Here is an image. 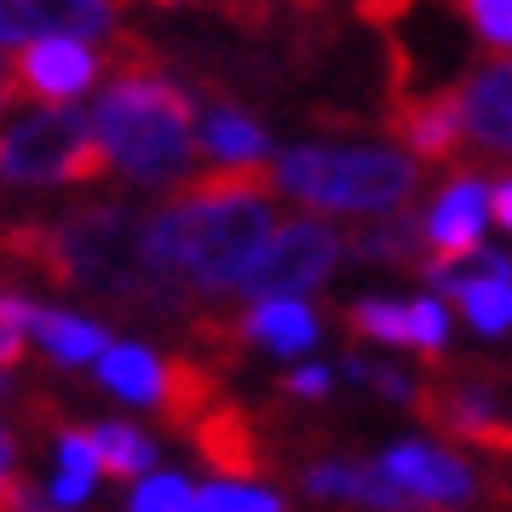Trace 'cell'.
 Listing matches in <instances>:
<instances>
[{
    "label": "cell",
    "mask_w": 512,
    "mask_h": 512,
    "mask_svg": "<svg viewBox=\"0 0 512 512\" xmlns=\"http://www.w3.org/2000/svg\"><path fill=\"white\" fill-rule=\"evenodd\" d=\"M461 12H466V29L495 58H512V0H461Z\"/></svg>",
    "instance_id": "83f0119b"
},
{
    "label": "cell",
    "mask_w": 512,
    "mask_h": 512,
    "mask_svg": "<svg viewBox=\"0 0 512 512\" xmlns=\"http://www.w3.org/2000/svg\"><path fill=\"white\" fill-rule=\"evenodd\" d=\"M374 472L403 495L409 512H455L478 501V466L432 438H397L374 455Z\"/></svg>",
    "instance_id": "52a82bcc"
},
{
    "label": "cell",
    "mask_w": 512,
    "mask_h": 512,
    "mask_svg": "<svg viewBox=\"0 0 512 512\" xmlns=\"http://www.w3.org/2000/svg\"><path fill=\"white\" fill-rule=\"evenodd\" d=\"M190 478L185 472H144L139 484L127 489V512H190Z\"/></svg>",
    "instance_id": "484cf974"
},
{
    "label": "cell",
    "mask_w": 512,
    "mask_h": 512,
    "mask_svg": "<svg viewBox=\"0 0 512 512\" xmlns=\"http://www.w3.org/2000/svg\"><path fill=\"white\" fill-rule=\"evenodd\" d=\"M438 420L449 432H461L466 443H489V449H512V415L501 392L484 380H455L438 397Z\"/></svg>",
    "instance_id": "e0dca14e"
},
{
    "label": "cell",
    "mask_w": 512,
    "mask_h": 512,
    "mask_svg": "<svg viewBox=\"0 0 512 512\" xmlns=\"http://www.w3.org/2000/svg\"><path fill=\"white\" fill-rule=\"evenodd\" d=\"M190 512H288V495L242 478V472H219V478L190 489Z\"/></svg>",
    "instance_id": "7402d4cb"
},
{
    "label": "cell",
    "mask_w": 512,
    "mask_h": 512,
    "mask_svg": "<svg viewBox=\"0 0 512 512\" xmlns=\"http://www.w3.org/2000/svg\"><path fill=\"white\" fill-rule=\"evenodd\" d=\"M98 150L87 133V110L75 104H29L0 116V179L24 190H58L98 179Z\"/></svg>",
    "instance_id": "277c9868"
},
{
    "label": "cell",
    "mask_w": 512,
    "mask_h": 512,
    "mask_svg": "<svg viewBox=\"0 0 512 512\" xmlns=\"http://www.w3.org/2000/svg\"><path fill=\"white\" fill-rule=\"evenodd\" d=\"M12 93H18V87H12V64H0V116L12 110Z\"/></svg>",
    "instance_id": "836d02e7"
},
{
    "label": "cell",
    "mask_w": 512,
    "mask_h": 512,
    "mask_svg": "<svg viewBox=\"0 0 512 512\" xmlns=\"http://www.w3.org/2000/svg\"><path fill=\"white\" fill-rule=\"evenodd\" d=\"M334 374H346V380H357V386H374V392L392 397V403H420V380L415 374L392 369V363H380V357H363V351H346Z\"/></svg>",
    "instance_id": "d4e9b609"
},
{
    "label": "cell",
    "mask_w": 512,
    "mask_h": 512,
    "mask_svg": "<svg viewBox=\"0 0 512 512\" xmlns=\"http://www.w3.org/2000/svg\"><path fill=\"white\" fill-rule=\"evenodd\" d=\"M305 495L323 507H357V512H409L374 461H346V455H323L305 466Z\"/></svg>",
    "instance_id": "2e32d148"
},
{
    "label": "cell",
    "mask_w": 512,
    "mask_h": 512,
    "mask_svg": "<svg viewBox=\"0 0 512 512\" xmlns=\"http://www.w3.org/2000/svg\"><path fill=\"white\" fill-rule=\"evenodd\" d=\"M415 248H420L415 213H392V219H380L374 231H363L357 242H346V254H357V259H415Z\"/></svg>",
    "instance_id": "cb8c5ba5"
},
{
    "label": "cell",
    "mask_w": 512,
    "mask_h": 512,
    "mask_svg": "<svg viewBox=\"0 0 512 512\" xmlns=\"http://www.w3.org/2000/svg\"><path fill=\"white\" fill-rule=\"evenodd\" d=\"M489 225H501V231L512 236V179L489 185Z\"/></svg>",
    "instance_id": "4dcf8cb0"
},
{
    "label": "cell",
    "mask_w": 512,
    "mask_h": 512,
    "mask_svg": "<svg viewBox=\"0 0 512 512\" xmlns=\"http://www.w3.org/2000/svg\"><path fill=\"white\" fill-rule=\"evenodd\" d=\"M58 277L81 282V288H98V294H116V300H133V288L144 282L139 271V219L121 208H87L75 213L70 225H58L47 242ZM150 288V282H144Z\"/></svg>",
    "instance_id": "5b68a950"
},
{
    "label": "cell",
    "mask_w": 512,
    "mask_h": 512,
    "mask_svg": "<svg viewBox=\"0 0 512 512\" xmlns=\"http://www.w3.org/2000/svg\"><path fill=\"white\" fill-rule=\"evenodd\" d=\"M98 484H104V472H98V455H93V443H87V432H81V426L58 432V443H52L47 501L58 512H81L98 495Z\"/></svg>",
    "instance_id": "ffe728a7"
},
{
    "label": "cell",
    "mask_w": 512,
    "mask_h": 512,
    "mask_svg": "<svg viewBox=\"0 0 512 512\" xmlns=\"http://www.w3.org/2000/svg\"><path fill=\"white\" fill-rule=\"evenodd\" d=\"M484 231H489V179H478V173L443 179L438 196L420 213V242L432 248V259H466L472 248H484Z\"/></svg>",
    "instance_id": "30bf717a"
},
{
    "label": "cell",
    "mask_w": 512,
    "mask_h": 512,
    "mask_svg": "<svg viewBox=\"0 0 512 512\" xmlns=\"http://www.w3.org/2000/svg\"><path fill=\"white\" fill-rule=\"evenodd\" d=\"M0 449H12V438H6V432H0Z\"/></svg>",
    "instance_id": "e575fe53"
},
{
    "label": "cell",
    "mask_w": 512,
    "mask_h": 512,
    "mask_svg": "<svg viewBox=\"0 0 512 512\" xmlns=\"http://www.w3.org/2000/svg\"><path fill=\"white\" fill-rule=\"evenodd\" d=\"M449 334H455L449 300H438V294H415V300H409V351L438 357V351L449 346Z\"/></svg>",
    "instance_id": "4316f807"
},
{
    "label": "cell",
    "mask_w": 512,
    "mask_h": 512,
    "mask_svg": "<svg viewBox=\"0 0 512 512\" xmlns=\"http://www.w3.org/2000/svg\"><path fill=\"white\" fill-rule=\"evenodd\" d=\"M6 512H58L47 501V495H35V489H18L12 484V495H6Z\"/></svg>",
    "instance_id": "1f68e13d"
},
{
    "label": "cell",
    "mask_w": 512,
    "mask_h": 512,
    "mask_svg": "<svg viewBox=\"0 0 512 512\" xmlns=\"http://www.w3.org/2000/svg\"><path fill=\"white\" fill-rule=\"evenodd\" d=\"M277 231V202L259 179H202L179 202L139 219L144 282H185L202 294H236L259 248Z\"/></svg>",
    "instance_id": "6da1fadb"
},
{
    "label": "cell",
    "mask_w": 512,
    "mask_h": 512,
    "mask_svg": "<svg viewBox=\"0 0 512 512\" xmlns=\"http://www.w3.org/2000/svg\"><path fill=\"white\" fill-rule=\"evenodd\" d=\"M346 259V231L334 219L300 213V219H277L271 242L259 248L248 282L236 288L242 300H305L317 294Z\"/></svg>",
    "instance_id": "8992f818"
},
{
    "label": "cell",
    "mask_w": 512,
    "mask_h": 512,
    "mask_svg": "<svg viewBox=\"0 0 512 512\" xmlns=\"http://www.w3.org/2000/svg\"><path fill=\"white\" fill-rule=\"evenodd\" d=\"M397 133H403V150L415 156V162H443V156H455L461 150V104L455 93H432L409 104L403 121H397Z\"/></svg>",
    "instance_id": "d6986e66"
},
{
    "label": "cell",
    "mask_w": 512,
    "mask_h": 512,
    "mask_svg": "<svg viewBox=\"0 0 512 512\" xmlns=\"http://www.w3.org/2000/svg\"><path fill=\"white\" fill-rule=\"evenodd\" d=\"M12 472H18V449H0V507L12 495Z\"/></svg>",
    "instance_id": "d6a6232c"
},
{
    "label": "cell",
    "mask_w": 512,
    "mask_h": 512,
    "mask_svg": "<svg viewBox=\"0 0 512 512\" xmlns=\"http://www.w3.org/2000/svg\"><path fill=\"white\" fill-rule=\"evenodd\" d=\"M98 386L116 397V403H133V409H173L179 403V374L150 340H110L98 351Z\"/></svg>",
    "instance_id": "4fadbf2b"
},
{
    "label": "cell",
    "mask_w": 512,
    "mask_h": 512,
    "mask_svg": "<svg viewBox=\"0 0 512 512\" xmlns=\"http://www.w3.org/2000/svg\"><path fill=\"white\" fill-rule=\"evenodd\" d=\"M271 133L242 104H213L196 121V162L213 167V179H259L271 167Z\"/></svg>",
    "instance_id": "7c38bea8"
},
{
    "label": "cell",
    "mask_w": 512,
    "mask_h": 512,
    "mask_svg": "<svg viewBox=\"0 0 512 512\" xmlns=\"http://www.w3.org/2000/svg\"><path fill=\"white\" fill-rule=\"evenodd\" d=\"M29 317H35V300L29 294H0V369L12 374L29 351Z\"/></svg>",
    "instance_id": "f1b7e54d"
},
{
    "label": "cell",
    "mask_w": 512,
    "mask_h": 512,
    "mask_svg": "<svg viewBox=\"0 0 512 512\" xmlns=\"http://www.w3.org/2000/svg\"><path fill=\"white\" fill-rule=\"evenodd\" d=\"M236 334H242L248 346H259L265 357L300 363V357H311V351L323 346V317H317L311 300H248Z\"/></svg>",
    "instance_id": "9a60e30c"
},
{
    "label": "cell",
    "mask_w": 512,
    "mask_h": 512,
    "mask_svg": "<svg viewBox=\"0 0 512 512\" xmlns=\"http://www.w3.org/2000/svg\"><path fill=\"white\" fill-rule=\"evenodd\" d=\"M87 443H93L98 455V472L104 478H127V484H139L144 472H156V438L144 432V426H133V420H98V426H87Z\"/></svg>",
    "instance_id": "44dd1931"
},
{
    "label": "cell",
    "mask_w": 512,
    "mask_h": 512,
    "mask_svg": "<svg viewBox=\"0 0 512 512\" xmlns=\"http://www.w3.org/2000/svg\"><path fill=\"white\" fill-rule=\"evenodd\" d=\"M461 104V139L489 150V156H512V58H495L484 70H472L455 87Z\"/></svg>",
    "instance_id": "5bb4252c"
},
{
    "label": "cell",
    "mask_w": 512,
    "mask_h": 512,
    "mask_svg": "<svg viewBox=\"0 0 512 512\" xmlns=\"http://www.w3.org/2000/svg\"><path fill=\"white\" fill-rule=\"evenodd\" d=\"M288 392L300 397V403H323V397L334 392V363H323V357H300V363L288 369Z\"/></svg>",
    "instance_id": "f546056e"
},
{
    "label": "cell",
    "mask_w": 512,
    "mask_h": 512,
    "mask_svg": "<svg viewBox=\"0 0 512 512\" xmlns=\"http://www.w3.org/2000/svg\"><path fill=\"white\" fill-rule=\"evenodd\" d=\"M110 29H116V0H0V52H18L35 35H75L98 47Z\"/></svg>",
    "instance_id": "8fae6325"
},
{
    "label": "cell",
    "mask_w": 512,
    "mask_h": 512,
    "mask_svg": "<svg viewBox=\"0 0 512 512\" xmlns=\"http://www.w3.org/2000/svg\"><path fill=\"white\" fill-rule=\"evenodd\" d=\"M110 340L116 334L98 317H81V311H64V305H35V317H29V346H41L64 369H93Z\"/></svg>",
    "instance_id": "ac0fdd59"
},
{
    "label": "cell",
    "mask_w": 512,
    "mask_h": 512,
    "mask_svg": "<svg viewBox=\"0 0 512 512\" xmlns=\"http://www.w3.org/2000/svg\"><path fill=\"white\" fill-rule=\"evenodd\" d=\"M104 81V52L75 35H35L12 58V87L29 104H81Z\"/></svg>",
    "instance_id": "9c48e42d"
},
{
    "label": "cell",
    "mask_w": 512,
    "mask_h": 512,
    "mask_svg": "<svg viewBox=\"0 0 512 512\" xmlns=\"http://www.w3.org/2000/svg\"><path fill=\"white\" fill-rule=\"evenodd\" d=\"M87 133L98 167L121 173L139 190L185 185L196 173V98L162 70L127 64L110 81H98Z\"/></svg>",
    "instance_id": "7a4b0ae2"
},
{
    "label": "cell",
    "mask_w": 512,
    "mask_h": 512,
    "mask_svg": "<svg viewBox=\"0 0 512 512\" xmlns=\"http://www.w3.org/2000/svg\"><path fill=\"white\" fill-rule=\"evenodd\" d=\"M346 323H351L357 340L409 351V300H403V294H363V300H351Z\"/></svg>",
    "instance_id": "603a6c76"
},
{
    "label": "cell",
    "mask_w": 512,
    "mask_h": 512,
    "mask_svg": "<svg viewBox=\"0 0 512 512\" xmlns=\"http://www.w3.org/2000/svg\"><path fill=\"white\" fill-rule=\"evenodd\" d=\"M426 294H449L461 317L484 340L512 334V254L501 248H472L466 259H426Z\"/></svg>",
    "instance_id": "ba28073f"
},
{
    "label": "cell",
    "mask_w": 512,
    "mask_h": 512,
    "mask_svg": "<svg viewBox=\"0 0 512 512\" xmlns=\"http://www.w3.org/2000/svg\"><path fill=\"white\" fill-rule=\"evenodd\" d=\"M265 173L317 219H392L420 190V162L392 139H305L277 150Z\"/></svg>",
    "instance_id": "3957f363"
}]
</instances>
